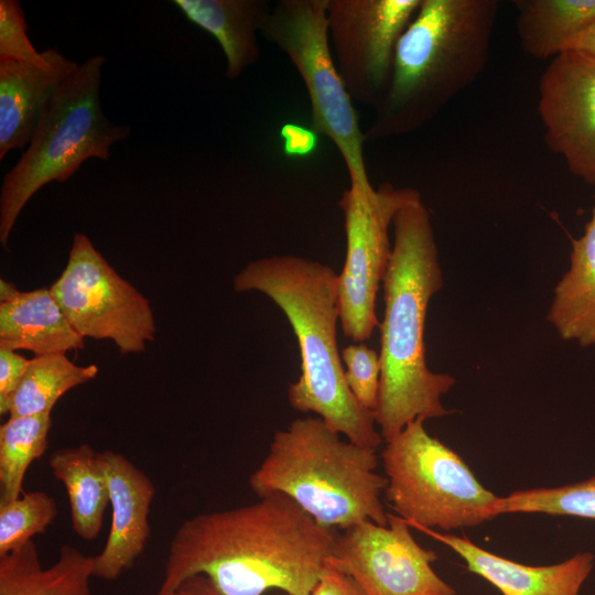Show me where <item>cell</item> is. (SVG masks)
Wrapping results in <instances>:
<instances>
[{
	"instance_id": "1",
	"label": "cell",
	"mask_w": 595,
	"mask_h": 595,
	"mask_svg": "<svg viewBox=\"0 0 595 595\" xmlns=\"http://www.w3.org/2000/svg\"><path fill=\"white\" fill-rule=\"evenodd\" d=\"M288 496L274 493L250 505L185 520L169 545L156 595L204 575L224 595L277 589L311 595L337 538Z\"/></svg>"
},
{
	"instance_id": "2",
	"label": "cell",
	"mask_w": 595,
	"mask_h": 595,
	"mask_svg": "<svg viewBox=\"0 0 595 595\" xmlns=\"http://www.w3.org/2000/svg\"><path fill=\"white\" fill-rule=\"evenodd\" d=\"M391 229L379 324L381 375L372 411L383 442L416 419L446 415L442 397L456 381L448 374L430 370L425 360L428 307L443 285V274L432 218L419 192L396 213Z\"/></svg>"
},
{
	"instance_id": "3",
	"label": "cell",
	"mask_w": 595,
	"mask_h": 595,
	"mask_svg": "<svg viewBox=\"0 0 595 595\" xmlns=\"http://www.w3.org/2000/svg\"><path fill=\"white\" fill-rule=\"evenodd\" d=\"M232 285L237 292L267 295L293 328L301 376L288 388L291 407L314 412L348 441L377 450L383 439L372 412L350 391L337 347L338 274L316 260L272 256L250 261L235 275Z\"/></svg>"
},
{
	"instance_id": "4",
	"label": "cell",
	"mask_w": 595,
	"mask_h": 595,
	"mask_svg": "<svg viewBox=\"0 0 595 595\" xmlns=\"http://www.w3.org/2000/svg\"><path fill=\"white\" fill-rule=\"evenodd\" d=\"M496 0H422L397 45L391 82L366 139L413 132L433 120L484 72Z\"/></svg>"
},
{
	"instance_id": "5",
	"label": "cell",
	"mask_w": 595,
	"mask_h": 595,
	"mask_svg": "<svg viewBox=\"0 0 595 595\" xmlns=\"http://www.w3.org/2000/svg\"><path fill=\"white\" fill-rule=\"evenodd\" d=\"M378 463L376 450L343 439L321 418H299L274 433L249 486L258 497L288 496L326 528L388 526L381 501L388 479L376 473Z\"/></svg>"
},
{
	"instance_id": "6",
	"label": "cell",
	"mask_w": 595,
	"mask_h": 595,
	"mask_svg": "<svg viewBox=\"0 0 595 595\" xmlns=\"http://www.w3.org/2000/svg\"><path fill=\"white\" fill-rule=\"evenodd\" d=\"M105 56L88 57L54 97L29 145L4 175L0 191V242L7 248L15 221L33 195L51 182H66L90 158L108 161L130 126L105 115L99 87Z\"/></svg>"
},
{
	"instance_id": "7",
	"label": "cell",
	"mask_w": 595,
	"mask_h": 595,
	"mask_svg": "<svg viewBox=\"0 0 595 595\" xmlns=\"http://www.w3.org/2000/svg\"><path fill=\"white\" fill-rule=\"evenodd\" d=\"M385 443V496L411 528H470L497 517L499 497L477 480L457 453L426 432L423 420L409 423Z\"/></svg>"
},
{
	"instance_id": "8",
	"label": "cell",
	"mask_w": 595,
	"mask_h": 595,
	"mask_svg": "<svg viewBox=\"0 0 595 595\" xmlns=\"http://www.w3.org/2000/svg\"><path fill=\"white\" fill-rule=\"evenodd\" d=\"M327 0H279L260 34L292 63L306 88L311 128L342 155L350 186L372 187L364 160L367 141L358 115L334 64L327 34Z\"/></svg>"
},
{
	"instance_id": "9",
	"label": "cell",
	"mask_w": 595,
	"mask_h": 595,
	"mask_svg": "<svg viewBox=\"0 0 595 595\" xmlns=\"http://www.w3.org/2000/svg\"><path fill=\"white\" fill-rule=\"evenodd\" d=\"M83 337L110 339L121 355L145 350L156 334L149 300L120 277L85 234H75L66 267L50 286Z\"/></svg>"
},
{
	"instance_id": "10",
	"label": "cell",
	"mask_w": 595,
	"mask_h": 595,
	"mask_svg": "<svg viewBox=\"0 0 595 595\" xmlns=\"http://www.w3.org/2000/svg\"><path fill=\"white\" fill-rule=\"evenodd\" d=\"M416 192L390 183L367 190L349 185L338 202L346 234V257L338 274L339 322L344 335L355 343L369 339L380 324L376 299L391 256L389 230L396 213Z\"/></svg>"
},
{
	"instance_id": "11",
	"label": "cell",
	"mask_w": 595,
	"mask_h": 595,
	"mask_svg": "<svg viewBox=\"0 0 595 595\" xmlns=\"http://www.w3.org/2000/svg\"><path fill=\"white\" fill-rule=\"evenodd\" d=\"M422 0H327L329 47L353 101L376 109L389 88L399 40Z\"/></svg>"
},
{
	"instance_id": "12",
	"label": "cell",
	"mask_w": 595,
	"mask_h": 595,
	"mask_svg": "<svg viewBox=\"0 0 595 595\" xmlns=\"http://www.w3.org/2000/svg\"><path fill=\"white\" fill-rule=\"evenodd\" d=\"M388 520V526L366 520L342 530L329 565L365 595H456L432 567L436 553L415 541L403 518L389 513Z\"/></svg>"
},
{
	"instance_id": "13",
	"label": "cell",
	"mask_w": 595,
	"mask_h": 595,
	"mask_svg": "<svg viewBox=\"0 0 595 595\" xmlns=\"http://www.w3.org/2000/svg\"><path fill=\"white\" fill-rule=\"evenodd\" d=\"M538 113L548 148L569 171L595 185V58L564 51L539 82Z\"/></svg>"
},
{
	"instance_id": "14",
	"label": "cell",
	"mask_w": 595,
	"mask_h": 595,
	"mask_svg": "<svg viewBox=\"0 0 595 595\" xmlns=\"http://www.w3.org/2000/svg\"><path fill=\"white\" fill-rule=\"evenodd\" d=\"M108 479L111 526L104 549L94 556V577L117 580L143 552L150 536L149 512L155 487L122 454L100 452Z\"/></svg>"
},
{
	"instance_id": "15",
	"label": "cell",
	"mask_w": 595,
	"mask_h": 595,
	"mask_svg": "<svg viewBox=\"0 0 595 595\" xmlns=\"http://www.w3.org/2000/svg\"><path fill=\"white\" fill-rule=\"evenodd\" d=\"M50 65L0 62V160L29 145L42 117L79 65L48 48Z\"/></svg>"
},
{
	"instance_id": "16",
	"label": "cell",
	"mask_w": 595,
	"mask_h": 595,
	"mask_svg": "<svg viewBox=\"0 0 595 595\" xmlns=\"http://www.w3.org/2000/svg\"><path fill=\"white\" fill-rule=\"evenodd\" d=\"M416 529L451 548L469 572L485 578L502 595H580L594 567L595 555L591 552L576 553L556 564L531 566L484 550L468 538Z\"/></svg>"
},
{
	"instance_id": "17",
	"label": "cell",
	"mask_w": 595,
	"mask_h": 595,
	"mask_svg": "<svg viewBox=\"0 0 595 595\" xmlns=\"http://www.w3.org/2000/svg\"><path fill=\"white\" fill-rule=\"evenodd\" d=\"M184 17L215 37L226 60L225 76L238 78L260 58L258 33L270 13L266 0H173Z\"/></svg>"
},
{
	"instance_id": "18",
	"label": "cell",
	"mask_w": 595,
	"mask_h": 595,
	"mask_svg": "<svg viewBox=\"0 0 595 595\" xmlns=\"http://www.w3.org/2000/svg\"><path fill=\"white\" fill-rule=\"evenodd\" d=\"M85 347L50 288L21 292L9 303H0V348L24 349L35 356L66 354Z\"/></svg>"
},
{
	"instance_id": "19",
	"label": "cell",
	"mask_w": 595,
	"mask_h": 595,
	"mask_svg": "<svg viewBox=\"0 0 595 595\" xmlns=\"http://www.w3.org/2000/svg\"><path fill=\"white\" fill-rule=\"evenodd\" d=\"M547 320L562 339L595 345V205L584 234L571 240L570 267L554 288Z\"/></svg>"
},
{
	"instance_id": "20",
	"label": "cell",
	"mask_w": 595,
	"mask_h": 595,
	"mask_svg": "<svg viewBox=\"0 0 595 595\" xmlns=\"http://www.w3.org/2000/svg\"><path fill=\"white\" fill-rule=\"evenodd\" d=\"M94 556L63 544L43 567L34 541L0 556V595H91Z\"/></svg>"
},
{
	"instance_id": "21",
	"label": "cell",
	"mask_w": 595,
	"mask_h": 595,
	"mask_svg": "<svg viewBox=\"0 0 595 595\" xmlns=\"http://www.w3.org/2000/svg\"><path fill=\"white\" fill-rule=\"evenodd\" d=\"M48 465L66 489L73 530L84 540L96 539L110 502L100 453L88 444L62 447L50 455Z\"/></svg>"
},
{
	"instance_id": "22",
	"label": "cell",
	"mask_w": 595,
	"mask_h": 595,
	"mask_svg": "<svg viewBox=\"0 0 595 595\" xmlns=\"http://www.w3.org/2000/svg\"><path fill=\"white\" fill-rule=\"evenodd\" d=\"M516 31L523 52L552 60L595 20V0H515Z\"/></svg>"
},
{
	"instance_id": "23",
	"label": "cell",
	"mask_w": 595,
	"mask_h": 595,
	"mask_svg": "<svg viewBox=\"0 0 595 595\" xmlns=\"http://www.w3.org/2000/svg\"><path fill=\"white\" fill-rule=\"evenodd\" d=\"M96 365L78 366L66 354L35 356L12 396L10 416L51 414L68 390L94 379Z\"/></svg>"
},
{
	"instance_id": "24",
	"label": "cell",
	"mask_w": 595,
	"mask_h": 595,
	"mask_svg": "<svg viewBox=\"0 0 595 595\" xmlns=\"http://www.w3.org/2000/svg\"><path fill=\"white\" fill-rule=\"evenodd\" d=\"M51 414L9 416L0 426V502L19 498L29 466L47 448Z\"/></svg>"
},
{
	"instance_id": "25",
	"label": "cell",
	"mask_w": 595,
	"mask_h": 595,
	"mask_svg": "<svg viewBox=\"0 0 595 595\" xmlns=\"http://www.w3.org/2000/svg\"><path fill=\"white\" fill-rule=\"evenodd\" d=\"M521 512L595 520V475L577 483L518 490L498 498L497 516Z\"/></svg>"
},
{
	"instance_id": "26",
	"label": "cell",
	"mask_w": 595,
	"mask_h": 595,
	"mask_svg": "<svg viewBox=\"0 0 595 595\" xmlns=\"http://www.w3.org/2000/svg\"><path fill=\"white\" fill-rule=\"evenodd\" d=\"M57 513L55 499L41 490L23 493L14 500L0 502V556L43 533Z\"/></svg>"
},
{
	"instance_id": "27",
	"label": "cell",
	"mask_w": 595,
	"mask_h": 595,
	"mask_svg": "<svg viewBox=\"0 0 595 595\" xmlns=\"http://www.w3.org/2000/svg\"><path fill=\"white\" fill-rule=\"evenodd\" d=\"M28 24L17 0L0 1V62L11 61L41 67L50 65L48 48L37 52L26 35Z\"/></svg>"
},
{
	"instance_id": "28",
	"label": "cell",
	"mask_w": 595,
	"mask_h": 595,
	"mask_svg": "<svg viewBox=\"0 0 595 595\" xmlns=\"http://www.w3.org/2000/svg\"><path fill=\"white\" fill-rule=\"evenodd\" d=\"M340 356L350 391L363 408L372 412L377 405L380 385L379 353L363 343H355L344 347Z\"/></svg>"
},
{
	"instance_id": "29",
	"label": "cell",
	"mask_w": 595,
	"mask_h": 595,
	"mask_svg": "<svg viewBox=\"0 0 595 595\" xmlns=\"http://www.w3.org/2000/svg\"><path fill=\"white\" fill-rule=\"evenodd\" d=\"M30 359L13 350L0 348V414H10L12 396L18 389Z\"/></svg>"
},
{
	"instance_id": "30",
	"label": "cell",
	"mask_w": 595,
	"mask_h": 595,
	"mask_svg": "<svg viewBox=\"0 0 595 595\" xmlns=\"http://www.w3.org/2000/svg\"><path fill=\"white\" fill-rule=\"evenodd\" d=\"M282 151L288 158H306L312 155L318 143V134L311 127L288 122L280 129Z\"/></svg>"
},
{
	"instance_id": "31",
	"label": "cell",
	"mask_w": 595,
	"mask_h": 595,
	"mask_svg": "<svg viewBox=\"0 0 595 595\" xmlns=\"http://www.w3.org/2000/svg\"><path fill=\"white\" fill-rule=\"evenodd\" d=\"M311 595H365L353 578L337 571L327 561L318 583Z\"/></svg>"
},
{
	"instance_id": "32",
	"label": "cell",
	"mask_w": 595,
	"mask_h": 595,
	"mask_svg": "<svg viewBox=\"0 0 595 595\" xmlns=\"http://www.w3.org/2000/svg\"><path fill=\"white\" fill-rule=\"evenodd\" d=\"M169 595H224L221 594L204 575H194L183 581ZM271 595H289L285 593H275Z\"/></svg>"
},
{
	"instance_id": "33",
	"label": "cell",
	"mask_w": 595,
	"mask_h": 595,
	"mask_svg": "<svg viewBox=\"0 0 595 595\" xmlns=\"http://www.w3.org/2000/svg\"><path fill=\"white\" fill-rule=\"evenodd\" d=\"M564 51H574L595 58V20L576 34Z\"/></svg>"
},
{
	"instance_id": "34",
	"label": "cell",
	"mask_w": 595,
	"mask_h": 595,
	"mask_svg": "<svg viewBox=\"0 0 595 595\" xmlns=\"http://www.w3.org/2000/svg\"><path fill=\"white\" fill-rule=\"evenodd\" d=\"M21 294V291L10 282L0 280V303H9L15 300Z\"/></svg>"
}]
</instances>
